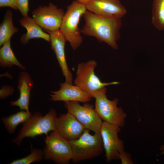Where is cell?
Instances as JSON below:
<instances>
[{
    "label": "cell",
    "instance_id": "obj_20",
    "mask_svg": "<svg viewBox=\"0 0 164 164\" xmlns=\"http://www.w3.org/2000/svg\"><path fill=\"white\" fill-rule=\"evenodd\" d=\"M152 23L159 30H164V0H154L152 10Z\"/></svg>",
    "mask_w": 164,
    "mask_h": 164
},
{
    "label": "cell",
    "instance_id": "obj_1",
    "mask_svg": "<svg viewBox=\"0 0 164 164\" xmlns=\"http://www.w3.org/2000/svg\"><path fill=\"white\" fill-rule=\"evenodd\" d=\"M83 16L85 24L80 30L81 33L94 37L114 49L118 48L117 42L120 38L121 18L102 16L87 10Z\"/></svg>",
    "mask_w": 164,
    "mask_h": 164
},
{
    "label": "cell",
    "instance_id": "obj_19",
    "mask_svg": "<svg viewBox=\"0 0 164 164\" xmlns=\"http://www.w3.org/2000/svg\"><path fill=\"white\" fill-rule=\"evenodd\" d=\"M0 64L3 67L16 65L22 69H25V67L19 62L15 56L11 48L10 41L5 43L0 48Z\"/></svg>",
    "mask_w": 164,
    "mask_h": 164
},
{
    "label": "cell",
    "instance_id": "obj_10",
    "mask_svg": "<svg viewBox=\"0 0 164 164\" xmlns=\"http://www.w3.org/2000/svg\"><path fill=\"white\" fill-rule=\"evenodd\" d=\"M36 22L44 29L51 31L59 29L65 13L52 2L48 6H40L32 12Z\"/></svg>",
    "mask_w": 164,
    "mask_h": 164
},
{
    "label": "cell",
    "instance_id": "obj_25",
    "mask_svg": "<svg viewBox=\"0 0 164 164\" xmlns=\"http://www.w3.org/2000/svg\"><path fill=\"white\" fill-rule=\"evenodd\" d=\"M0 7H9L15 10H17L15 0H0Z\"/></svg>",
    "mask_w": 164,
    "mask_h": 164
},
{
    "label": "cell",
    "instance_id": "obj_2",
    "mask_svg": "<svg viewBox=\"0 0 164 164\" xmlns=\"http://www.w3.org/2000/svg\"><path fill=\"white\" fill-rule=\"evenodd\" d=\"M87 10L84 4L74 0L67 7L63 19L60 30L73 50L77 49L83 41L78 26L81 17Z\"/></svg>",
    "mask_w": 164,
    "mask_h": 164
},
{
    "label": "cell",
    "instance_id": "obj_11",
    "mask_svg": "<svg viewBox=\"0 0 164 164\" xmlns=\"http://www.w3.org/2000/svg\"><path fill=\"white\" fill-rule=\"evenodd\" d=\"M54 126L55 130L69 141L78 139L85 129L73 115L68 112L56 117Z\"/></svg>",
    "mask_w": 164,
    "mask_h": 164
},
{
    "label": "cell",
    "instance_id": "obj_3",
    "mask_svg": "<svg viewBox=\"0 0 164 164\" xmlns=\"http://www.w3.org/2000/svg\"><path fill=\"white\" fill-rule=\"evenodd\" d=\"M56 117V111L53 108L43 116L40 112H34L27 121L22 123V126L18 135L11 141L20 145L25 138H34L38 135H47L50 131L55 130L54 121Z\"/></svg>",
    "mask_w": 164,
    "mask_h": 164
},
{
    "label": "cell",
    "instance_id": "obj_16",
    "mask_svg": "<svg viewBox=\"0 0 164 164\" xmlns=\"http://www.w3.org/2000/svg\"><path fill=\"white\" fill-rule=\"evenodd\" d=\"M19 22L21 26L27 31L21 37L20 41L22 44H26L29 39L33 38H41L50 42V35L43 32L33 18L28 16L21 18Z\"/></svg>",
    "mask_w": 164,
    "mask_h": 164
},
{
    "label": "cell",
    "instance_id": "obj_4",
    "mask_svg": "<svg viewBox=\"0 0 164 164\" xmlns=\"http://www.w3.org/2000/svg\"><path fill=\"white\" fill-rule=\"evenodd\" d=\"M90 131L85 128L78 139L69 141L73 152L72 160L73 163L94 158L103 152L104 147L100 132L94 133L92 135L90 133Z\"/></svg>",
    "mask_w": 164,
    "mask_h": 164
},
{
    "label": "cell",
    "instance_id": "obj_24",
    "mask_svg": "<svg viewBox=\"0 0 164 164\" xmlns=\"http://www.w3.org/2000/svg\"><path fill=\"white\" fill-rule=\"evenodd\" d=\"M13 92V90L11 87L5 86L2 87L0 90V98L2 99L12 95Z\"/></svg>",
    "mask_w": 164,
    "mask_h": 164
},
{
    "label": "cell",
    "instance_id": "obj_13",
    "mask_svg": "<svg viewBox=\"0 0 164 164\" xmlns=\"http://www.w3.org/2000/svg\"><path fill=\"white\" fill-rule=\"evenodd\" d=\"M49 33L51 48L54 51L66 82L72 84L73 75L66 61L65 46L66 39L60 29L51 31L44 29Z\"/></svg>",
    "mask_w": 164,
    "mask_h": 164
},
{
    "label": "cell",
    "instance_id": "obj_8",
    "mask_svg": "<svg viewBox=\"0 0 164 164\" xmlns=\"http://www.w3.org/2000/svg\"><path fill=\"white\" fill-rule=\"evenodd\" d=\"M64 102L67 112L73 115L85 128L94 133L100 132L103 122L93 105L86 103L81 105L77 101Z\"/></svg>",
    "mask_w": 164,
    "mask_h": 164
},
{
    "label": "cell",
    "instance_id": "obj_6",
    "mask_svg": "<svg viewBox=\"0 0 164 164\" xmlns=\"http://www.w3.org/2000/svg\"><path fill=\"white\" fill-rule=\"evenodd\" d=\"M43 149V159L58 164H68L73 158L69 142L61 136L55 130L52 131L44 138Z\"/></svg>",
    "mask_w": 164,
    "mask_h": 164
},
{
    "label": "cell",
    "instance_id": "obj_18",
    "mask_svg": "<svg viewBox=\"0 0 164 164\" xmlns=\"http://www.w3.org/2000/svg\"><path fill=\"white\" fill-rule=\"evenodd\" d=\"M32 115L29 111L22 110L8 117L2 118L1 120L8 132L12 134L14 133L19 124L26 121Z\"/></svg>",
    "mask_w": 164,
    "mask_h": 164
},
{
    "label": "cell",
    "instance_id": "obj_7",
    "mask_svg": "<svg viewBox=\"0 0 164 164\" xmlns=\"http://www.w3.org/2000/svg\"><path fill=\"white\" fill-rule=\"evenodd\" d=\"M97 65L94 60L79 63L77 66L76 77L74 80L75 85L90 94L92 97L94 93L98 90L107 86L119 83L116 81L110 83L102 82L94 72Z\"/></svg>",
    "mask_w": 164,
    "mask_h": 164
},
{
    "label": "cell",
    "instance_id": "obj_14",
    "mask_svg": "<svg viewBox=\"0 0 164 164\" xmlns=\"http://www.w3.org/2000/svg\"><path fill=\"white\" fill-rule=\"evenodd\" d=\"M60 88L57 91H51L50 100L53 101H77L87 103L91 100L92 97L76 85L66 82L60 84Z\"/></svg>",
    "mask_w": 164,
    "mask_h": 164
},
{
    "label": "cell",
    "instance_id": "obj_5",
    "mask_svg": "<svg viewBox=\"0 0 164 164\" xmlns=\"http://www.w3.org/2000/svg\"><path fill=\"white\" fill-rule=\"evenodd\" d=\"M104 87L96 91L92 96L95 99L94 109L100 118L104 121L122 127L125 124L126 114L121 107H118L117 98L108 100Z\"/></svg>",
    "mask_w": 164,
    "mask_h": 164
},
{
    "label": "cell",
    "instance_id": "obj_26",
    "mask_svg": "<svg viewBox=\"0 0 164 164\" xmlns=\"http://www.w3.org/2000/svg\"><path fill=\"white\" fill-rule=\"evenodd\" d=\"M78 2L85 4V3L89 2L91 0H76Z\"/></svg>",
    "mask_w": 164,
    "mask_h": 164
},
{
    "label": "cell",
    "instance_id": "obj_15",
    "mask_svg": "<svg viewBox=\"0 0 164 164\" xmlns=\"http://www.w3.org/2000/svg\"><path fill=\"white\" fill-rule=\"evenodd\" d=\"M33 86V81L29 74L26 72H20L17 86L20 92L19 97L16 101H10L11 105L18 106L21 111H29L30 92Z\"/></svg>",
    "mask_w": 164,
    "mask_h": 164
},
{
    "label": "cell",
    "instance_id": "obj_12",
    "mask_svg": "<svg viewBox=\"0 0 164 164\" xmlns=\"http://www.w3.org/2000/svg\"><path fill=\"white\" fill-rule=\"evenodd\" d=\"M84 5L87 10L104 16L121 18L127 13L119 0H91Z\"/></svg>",
    "mask_w": 164,
    "mask_h": 164
},
{
    "label": "cell",
    "instance_id": "obj_9",
    "mask_svg": "<svg viewBox=\"0 0 164 164\" xmlns=\"http://www.w3.org/2000/svg\"><path fill=\"white\" fill-rule=\"evenodd\" d=\"M120 131V127L117 125L104 121L102 122L100 133L107 162L119 159L120 152L124 150V142L118 136Z\"/></svg>",
    "mask_w": 164,
    "mask_h": 164
},
{
    "label": "cell",
    "instance_id": "obj_17",
    "mask_svg": "<svg viewBox=\"0 0 164 164\" xmlns=\"http://www.w3.org/2000/svg\"><path fill=\"white\" fill-rule=\"evenodd\" d=\"M12 17V12L7 11L0 25V46L10 41L12 36L19 31L13 25Z\"/></svg>",
    "mask_w": 164,
    "mask_h": 164
},
{
    "label": "cell",
    "instance_id": "obj_27",
    "mask_svg": "<svg viewBox=\"0 0 164 164\" xmlns=\"http://www.w3.org/2000/svg\"><path fill=\"white\" fill-rule=\"evenodd\" d=\"M160 149L162 151V152H161V154H164V145L161 146L160 148Z\"/></svg>",
    "mask_w": 164,
    "mask_h": 164
},
{
    "label": "cell",
    "instance_id": "obj_22",
    "mask_svg": "<svg viewBox=\"0 0 164 164\" xmlns=\"http://www.w3.org/2000/svg\"><path fill=\"white\" fill-rule=\"evenodd\" d=\"M15 5L23 17L28 16L29 11V0H15Z\"/></svg>",
    "mask_w": 164,
    "mask_h": 164
},
{
    "label": "cell",
    "instance_id": "obj_23",
    "mask_svg": "<svg viewBox=\"0 0 164 164\" xmlns=\"http://www.w3.org/2000/svg\"><path fill=\"white\" fill-rule=\"evenodd\" d=\"M119 158L122 164H132L133 163L130 155L124 150L121 152L119 155Z\"/></svg>",
    "mask_w": 164,
    "mask_h": 164
},
{
    "label": "cell",
    "instance_id": "obj_21",
    "mask_svg": "<svg viewBox=\"0 0 164 164\" xmlns=\"http://www.w3.org/2000/svg\"><path fill=\"white\" fill-rule=\"evenodd\" d=\"M43 159V151L40 149L32 148L30 154L26 156L13 160L10 164H29L33 162H40Z\"/></svg>",
    "mask_w": 164,
    "mask_h": 164
}]
</instances>
